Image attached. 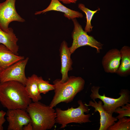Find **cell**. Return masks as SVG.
<instances>
[{
    "label": "cell",
    "instance_id": "obj_1",
    "mask_svg": "<svg viewBox=\"0 0 130 130\" xmlns=\"http://www.w3.org/2000/svg\"><path fill=\"white\" fill-rule=\"evenodd\" d=\"M0 102L8 110H26L31 103L25 86L18 82L10 81L0 83Z\"/></svg>",
    "mask_w": 130,
    "mask_h": 130
},
{
    "label": "cell",
    "instance_id": "obj_2",
    "mask_svg": "<svg viewBox=\"0 0 130 130\" xmlns=\"http://www.w3.org/2000/svg\"><path fill=\"white\" fill-rule=\"evenodd\" d=\"M60 80L57 79L53 82L55 93L49 105L52 108L61 102H71L76 95L83 90L85 84L84 80L80 77L70 76L64 83Z\"/></svg>",
    "mask_w": 130,
    "mask_h": 130
},
{
    "label": "cell",
    "instance_id": "obj_3",
    "mask_svg": "<svg viewBox=\"0 0 130 130\" xmlns=\"http://www.w3.org/2000/svg\"><path fill=\"white\" fill-rule=\"evenodd\" d=\"M26 110L31 118L33 130L50 129L56 123L55 110L49 105L39 101L31 102Z\"/></svg>",
    "mask_w": 130,
    "mask_h": 130
},
{
    "label": "cell",
    "instance_id": "obj_4",
    "mask_svg": "<svg viewBox=\"0 0 130 130\" xmlns=\"http://www.w3.org/2000/svg\"><path fill=\"white\" fill-rule=\"evenodd\" d=\"M78 103L79 106L76 108L72 107L67 110H64L57 108L56 123L60 125V129L64 128L68 124L74 123L82 124L91 122L90 120L91 114H86L90 110L88 106L86 105L81 100H79Z\"/></svg>",
    "mask_w": 130,
    "mask_h": 130
},
{
    "label": "cell",
    "instance_id": "obj_5",
    "mask_svg": "<svg viewBox=\"0 0 130 130\" xmlns=\"http://www.w3.org/2000/svg\"><path fill=\"white\" fill-rule=\"evenodd\" d=\"M72 20L74 27L72 34V43L71 46L69 47L71 54L73 53L78 48L86 46L95 48L97 53H99L100 50L103 49V44L93 36L88 35L76 19Z\"/></svg>",
    "mask_w": 130,
    "mask_h": 130
},
{
    "label": "cell",
    "instance_id": "obj_6",
    "mask_svg": "<svg viewBox=\"0 0 130 130\" xmlns=\"http://www.w3.org/2000/svg\"><path fill=\"white\" fill-rule=\"evenodd\" d=\"M100 88L99 86H92L90 97L93 100L100 99L103 103V108L107 112L113 114L117 108L130 103V92L128 89H121L119 93L120 97L114 98L107 97L104 94L103 96L100 95L99 93Z\"/></svg>",
    "mask_w": 130,
    "mask_h": 130
},
{
    "label": "cell",
    "instance_id": "obj_7",
    "mask_svg": "<svg viewBox=\"0 0 130 130\" xmlns=\"http://www.w3.org/2000/svg\"><path fill=\"white\" fill-rule=\"evenodd\" d=\"M16 0H6L0 3V28L7 32L11 22H23L25 20L17 13L15 8Z\"/></svg>",
    "mask_w": 130,
    "mask_h": 130
},
{
    "label": "cell",
    "instance_id": "obj_8",
    "mask_svg": "<svg viewBox=\"0 0 130 130\" xmlns=\"http://www.w3.org/2000/svg\"><path fill=\"white\" fill-rule=\"evenodd\" d=\"M29 60L28 57L18 61L4 69L0 79V82L14 81L20 82L25 86L27 78L25 69Z\"/></svg>",
    "mask_w": 130,
    "mask_h": 130
},
{
    "label": "cell",
    "instance_id": "obj_9",
    "mask_svg": "<svg viewBox=\"0 0 130 130\" xmlns=\"http://www.w3.org/2000/svg\"><path fill=\"white\" fill-rule=\"evenodd\" d=\"M6 115L8 123V130H23L24 126L31 122V118L26 110H8Z\"/></svg>",
    "mask_w": 130,
    "mask_h": 130
},
{
    "label": "cell",
    "instance_id": "obj_10",
    "mask_svg": "<svg viewBox=\"0 0 130 130\" xmlns=\"http://www.w3.org/2000/svg\"><path fill=\"white\" fill-rule=\"evenodd\" d=\"M61 66L60 72L62 75L60 82L64 83L68 79L69 71L72 70L73 62L71 58L72 54L67 43L65 41L61 43L59 49Z\"/></svg>",
    "mask_w": 130,
    "mask_h": 130
},
{
    "label": "cell",
    "instance_id": "obj_11",
    "mask_svg": "<svg viewBox=\"0 0 130 130\" xmlns=\"http://www.w3.org/2000/svg\"><path fill=\"white\" fill-rule=\"evenodd\" d=\"M90 101L88 104L85 103L86 106H91L95 109L94 112L98 111L100 117V126L99 130H107L109 127L113 125L117 120L116 117L112 116V114L106 112L103 106L102 102L99 101L97 103L95 100Z\"/></svg>",
    "mask_w": 130,
    "mask_h": 130
},
{
    "label": "cell",
    "instance_id": "obj_12",
    "mask_svg": "<svg viewBox=\"0 0 130 130\" xmlns=\"http://www.w3.org/2000/svg\"><path fill=\"white\" fill-rule=\"evenodd\" d=\"M120 50L117 48L109 50L103 57L102 64L104 71L107 73H116L120 64Z\"/></svg>",
    "mask_w": 130,
    "mask_h": 130
},
{
    "label": "cell",
    "instance_id": "obj_13",
    "mask_svg": "<svg viewBox=\"0 0 130 130\" xmlns=\"http://www.w3.org/2000/svg\"><path fill=\"white\" fill-rule=\"evenodd\" d=\"M51 11L63 13L64 16L69 20H72L76 18H82L83 17L82 13L67 7L62 4L58 0H51L50 4L46 8L42 11L36 12L34 14L39 15Z\"/></svg>",
    "mask_w": 130,
    "mask_h": 130
},
{
    "label": "cell",
    "instance_id": "obj_14",
    "mask_svg": "<svg viewBox=\"0 0 130 130\" xmlns=\"http://www.w3.org/2000/svg\"><path fill=\"white\" fill-rule=\"evenodd\" d=\"M24 58V56L15 54L5 46L0 44V66L4 69Z\"/></svg>",
    "mask_w": 130,
    "mask_h": 130
},
{
    "label": "cell",
    "instance_id": "obj_15",
    "mask_svg": "<svg viewBox=\"0 0 130 130\" xmlns=\"http://www.w3.org/2000/svg\"><path fill=\"white\" fill-rule=\"evenodd\" d=\"M18 40L12 28L9 27L7 32L4 31L0 28V44L5 46L17 55H19V46L17 44Z\"/></svg>",
    "mask_w": 130,
    "mask_h": 130
},
{
    "label": "cell",
    "instance_id": "obj_16",
    "mask_svg": "<svg viewBox=\"0 0 130 130\" xmlns=\"http://www.w3.org/2000/svg\"><path fill=\"white\" fill-rule=\"evenodd\" d=\"M120 51L121 63L116 73L121 77L127 76L130 73V47L125 46Z\"/></svg>",
    "mask_w": 130,
    "mask_h": 130
},
{
    "label": "cell",
    "instance_id": "obj_17",
    "mask_svg": "<svg viewBox=\"0 0 130 130\" xmlns=\"http://www.w3.org/2000/svg\"><path fill=\"white\" fill-rule=\"evenodd\" d=\"M38 77L37 75L33 74L28 77L25 86L29 98L33 102L39 101L42 98L37 85Z\"/></svg>",
    "mask_w": 130,
    "mask_h": 130
},
{
    "label": "cell",
    "instance_id": "obj_18",
    "mask_svg": "<svg viewBox=\"0 0 130 130\" xmlns=\"http://www.w3.org/2000/svg\"><path fill=\"white\" fill-rule=\"evenodd\" d=\"M78 8L84 12L85 14L86 18V24L84 31L86 32H90L92 31L93 26L91 24V21L94 14L100 10L99 8L95 10H90L85 7V5L82 3H79L78 5Z\"/></svg>",
    "mask_w": 130,
    "mask_h": 130
},
{
    "label": "cell",
    "instance_id": "obj_19",
    "mask_svg": "<svg viewBox=\"0 0 130 130\" xmlns=\"http://www.w3.org/2000/svg\"><path fill=\"white\" fill-rule=\"evenodd\" d=\"M108 128V130H130V118L124 117Z\"/></svg>",
    "mask_w": 130,
    "mask_h": 130
},
{
    "label": "cell",
    "instance_id": "obj_20",
    "mask_svg": "<svg viewBox=\"0 0 130 130\" xmlns=\"http://www.w3.org/2000/svg\"><path fill=\"white\" fill-rule=\"evenodd\" d=\"M37 83L40 93L46 94L49 91L54 89V85L50 84L49 81L44 80L42 77H38Z\"/></svg>",
    "mask_w": 130,
    "mask_h": 130
},
{
    "label": "cell",
    "instance_id": "obj_21",
    "mask_svg": "<svg viewBox=\"0 0 130 130\" xmlns=\"http://www.w3.org/2000/svg\"><path fill=\"white\" fill-rule=\"evenodd\" d=\"M114 112L118 115L116 117L119 119L124 117H130V104L128 103L126 104L117 108Z\"/></svg>",
    "mask_w": 130,
    "mask_h": 130
},
{
    "label": "cell",
    "instance_id": "obj_22",
    "mask_svg": "<svg viewBox=\"0 0 130 130\" xmlns=\"http://www.w3.org/2000/svg\"><path fill=\"white\" fill-rule=\"evenodd\" d=\"M6 114V112L3 110L0 111V130H3V125L6 121L5 116Z\"/></svg>",
    "mask_w": 130,
    "mask_h": 130
},
{
    "label": "cell",
    "instance_id": "obj_23",
    "mask_svg": "<svg viewBox=\"0 0 130 130\" xmlns=\"http://www.w3.org/2000/svg\"><path fill=\"white\" fill-rule=\"evenodd\" d=\"M23 130H33L32 125L30 122L23 126Z\"/></svg>",
    "mask_w": 130,
    "mask_h": 130
},
{
    "label": "cell",
    "instance_id": "obj_24",
    "mask_svg": "<svg viewBox=\"0 0 130 130\" xmlns=\"http://www.w3.org/2000/svg\"><path fill=\"white\" fill-rule=\"evenodd\" d=\"M64 4H70L71 3H75L78 0H58Z\"/></svg>",
    "mask_w": 130,
    "mask_h": 130
},
{
    "label": "cell",
    "instance_id": "obj_25",
    "mask_svg": "<svg viewBox=\"0 0 130 130\" xmlns=\"http://www.w3.org/2000/svg\"><path fill=\"white\" fill-rule=\"evenodd\" d=\"M4 69L0 66V79Z\"/></svg>",
    "mask_w": 130,
    "mask_h": 130
}]
</instances>
